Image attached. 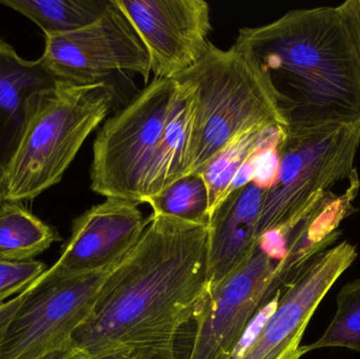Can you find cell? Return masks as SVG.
Instances as JSON below:
<instances>
[{"mask_svg":"<svg viewBox=\"0 0 360 359\" xmlns=\"http://www.w3.org/2000/svg\"><path fill=\"white\" fill-rule=\"evenodd\" d=\"M210 286L209 225L152 213L134 248L101 287L71 348L84 359L175 348Z\"/></svg>","mask_w":360,"mask_h":359,"instance_id":"1","label":"cell"},{"mask_svg":"<svg viewBox=\"0 0 360 359\" xmlns=\"http://www.w3.org/2000/svg\"><path fill=\"white\" fill-rule=\"evenodd\" d=\"M287 136V126L279 124L249 131L226 145L198 173L209 191L210 217L230 193L241 169L259 152L281 145Z\"/></svg>","mask_w":360,"mask_h":359,"instance_id":"17","label":"cell"},{"mask_svg":"<svg viewBox=\"0 0 360 359\" xmlns=\"http://www.w3.org/2000/svg\"><path fill=\"white\" fill-rule=\"evenodd\" d=\"M145 204L151 207L153 214L209 225V191L200 174L182 177Z\"/></svg>","mask_w":360,"mask_h":359,"instance_id":"20","label":"cell"},{"mask_svg":"<svg viewBox=\"0 0 360 359\" xmlns=\"http://www.w3.org/2000/svg\"><path fill=\"white\" fill-rule=\"evenodd\" d=\"M65 359H84L82 358V355H80L79 353H77V352L75 351V350L70 349L69 351H68L67 355H65Z\"/></svg>","mask_w":360,"mask_h":359,"instance_id":"26","label":"cell"},{"mask_svg":"<svg viewBox=\"0 0 360 359\" xmlns=\"http://www.w3.org/2000/svg\"><path fill=\"white\" fill-rule=\"evenodd\" d=\"M40 59L55 77L74 84L108 81L114 73L137 74L147 84L152 72L147 48L113 0L96 22L46 37Z\"/></svg>","mask_w":360,"mask_h":359,"instance_id":"9","label":"cell"},{"mask_svg":"<svg viewBox=\"0 0 360 359\" xmlns=\"http://www.w3.org/2000/svg\"><path fill=\"white\" fill-rule=\"evenodd\" d=\"M338 8L350 41L360 80V0H348Z\"/></svg>","mask_w":360,"mask_h":359,"instance_id":"23","label":"cell"},{"mask_svg":"<svg viewBox=\"0 0 360 359\" xmlns=\"http://www.w3.org/2000/svg\"><path fill=\"white\" fill-rule=\"evenodd\" d=\"M58 240L54 228L0 192V261H32Z\"/></svg>","mask_w":360,"mask_h":359,"instance_id":"18","label":"cell"},{"mask_svg":"<svg viewBox=\"0 0 360 359\" xmlns=\"http://www.w3.org/2000/svg\"><path fill=\"white\" fill-rule=\"evenodd\" d=\"M335 315L321 337L302 346L304 354L323 348H345L360 352V278L348 282L336 297Z\"/></svg>","mask_w":360,"mask_h":359,"instance_id":"21","label":"cell"},{"mask_svg":"<svg viewBox=\"0 0 360 359\" xmlns=\"http://www.w3.org/2000/svg\"><path fill=\"white\" fill-rule=\"evenodd\" d=\"M234 46L268 74L289 128L360 122V80L338 6L292 10L239 30Z\"/></svg>","mask_w":360,"mask_h":359,"instance_id":"2","label":"cell"},{"mask_svg":"<svg viewBox=\"0 0 360 359\" xmlns=\"http://www.w3.org/2000/svg\"><path fill=\"white\" fill-rule=\"evenodd\" d=\"M41 59L27 60L0 39V178L36 116L61 84Z\"/></svg>","mask_w":360,"mask_h":359,"instance_id":"13","label":"cell"},{"mask_svg":"<svg viewBox=\"0 0 360 359\" xmlns=\"http://www.w3.org/2000/svg\"><path fill=\"white\" fill-rule=\"evenodd\" d=\"M105 359H179L177 358L175 348L171 349L160 350V351L146 352V353L137 354L130 358H110Z\"/></svg>","mask_w":360,"mask_h":359,"instance_id":"25","label":"cell"},{"mask_svg":"<svg viewBox=\"0 0 360 359\" xmlns=\"http://www.w3.org/2000/svg\"><path fill=\"white\" fill-rule=\"evenodd\" d=\"M115 90L109 81L61 82L55 96L27 129L20 147L0 178L8 200H33L60 183L80 148L108 117Z\"/></svg>","mask_w":360,"mask_h":359,"instance_id":"5","label":"cell"},{"mask_svg":"<svg viewBox=\"0 0 360 359\" xmlns=\"http://www.w3.org/2000/svg\"><path fill=\"white\" fill-rule=\"evenodd\" d=\"M0 4L20 13L50 37L96 22L107 12L110 0H0Z\"/></svg>","mask_w":360,"mask_h":359,"instance_id":"19","label":"cell"},{"mask_svg":"<svg viewBox=\"0 0 360 359\" xmlns=\"http://www.w3.org/2000/svg\"><path fill=\"white\" fill-rule=\"evenodd\" d=\"M69 351V350H68ZM68 351L63 352V353L56 354V355L52 356V358L48 359H65L67 355Z\"/></svg>","mask_w":360,"mask_h":359,"instance_id":"27","label":"cell"},{"mask_svg":"<svg viewBox=\"0 0 360 359\" xmlns=\"http://www.w3.org/2000/svg\"><path fill=\"white\" fill-rule=\"evenodd\" d=\"M149 53L155 78L174 79L209 51L211 10L203 0H113Z\"/></svg>","mask_w":360,"mask_h":359,"instance_id":"11","label":"cell"},{"mask_svg":"<svg viewBox=\"0 0 360 359\" xmlns=\"http://www.w3.org/2000/svg\"><path fill=\"white\" fill-rule=\"evenodd\" d=\"M46 270V266L37 259L0 261V305L25 290Z\"/></svg>","mask_w":360,"mask_h":359,"instance_id":"22","label":"cell"},{"mask_svg":"<svg viewBox=\"0 0 360 359\" xmlns=\"http://www.w3.org/2000/svg\"><path fill=\"white\" fill-rule=\"evenodd\" d=\"M139 202L107 198L74 219L72 233L52 266L63 275L108 271L134 248L148 225Z\"/></svg>","mask_w":360,"mask_h":359,"instance_id":"12","label":"cell"},{"mask_svg":"<svg viewBox=\"0 0 360 359\" xmlns=\"http://www.w3.org/2000/svg\"><path fill=\"white\" fill-rule=\"evenodd\" d=\"M113 269L63 275L48 268L13 322L0 359H48L71 349L74 334Z\"/></svg>","mask_w":360,"mask_h":359,"instance_id":"7","label":"cell"},{"mask_svg":"<svg viewBox=\"0 0 360 359\" xmlns=\"http://www.w3.org/2000/svg\"><path fill=\"white\" fill-rule=\"evenodd\" d=\"M278 263L259 244L249 261L210 287L184 359H234L254 318L281 292Z\"/></svg>","mask_w":360,"mask_h":359,"instance_id":"8","label":"cell"},{"mask_svg":"<svg viewBox=\"0 0 360 359\" xmlns=\"http://www.w3.org/2000/svg\"><path fill=\"white\" fill-rule=\"evenodd\" d=\"M192 84L195 122L188 175L198 174L234 139L255 129L287 126L270 78L249 53L211 44L207 54L180 75Z\"/></svg>","mask_w":360,"mask_h":359,"instance_id":"3","label":"cell"},{"mask_svg":"<svg viewBox=\"0 0 360 359\" xmlns=\"http://www.w3.org/2000/svg\"><path fill=\"white\" fill-rule=\"evenodd\" d=\"M351 242H340L317 255L285 287L257 334L234 359H300L302 337L330 289L357 259Z\"/></svg>","mask_w":360,"mask_h":359,"instance_id":"10","label":"cell"},{"mask_svg":"<svg viewBox=\"0 0 360 359\" xmlns=\"http://www.w3.org/2000/svg\"><path fill=\"white\" fill-rule=\"evenodd\" d=\"M359 147L360 122L288 130L276 181L264 190L260 242L285 252V236L335 183L350 178Z\"/></svg>","mask_w":360,"mask_h":359,"instance_id":"4","label":"cell"},{"mask_svg":"<svg viewBox=\"0 0 360 359\" xmlns=\"http://www.w3.org/2000/svg\"><path fill=\"white\" fill-rule=\"evenodd\" d=\"M179 84L155 78L105 120L93 145L91 189L105 198L139 202L148 170L170 117Z\"/></svg>","mask_w":360,"mask_h":359,"instance_id":"6","label":"cell"},{"mask_svg":"<svg viewBox=\"0 0 360 359\" xmlns=\"http://www.w3.org/2000/svg\"><path fill=\"white\" fill-rule=\"evenodd\" d=\"M360 189L356 169L342 195L328 192L319 204L285 236V256L278 263L279 278L287 287L314 257L336 242L340 223L356 211L354 202Z\"/></svg>","mask_w":360,"mask_h":359,"instance_id":"15","label":"cell"},{"mask_svg":"<svg viewBox=\"0 0 360 359\" xmlns=\"http://www.w3.org/2000/svg\"><path fill=\"white\" fill-rule=\"evenodd\" d=\"M175 79L179 88L174 105L143 181L141 204L155 197L188 173L194 133V89L184 77L179 76Z\"/></svg>","mask_w":360,"mask_h":359,"instance_id":"16","label":"cell"},{"mask_svg":"<svg viewBox=\"0 0 360 359\" xmlns=\"http://www.w3.org/2000/svg\"><path fill=\"white\" fill-rule=\"evenodd\" d=\"M37 280L32 282L22 292L19 293L16 296L12 297V299L6 301V303L0 305V349H1L4 341H6L8 330H10L13 322L16 318L19 310L22 307L23 303H25L27 297L29 296L30 292H31L33 287L35 286Z\"/></svg>","mask_w":360,"mask_h":359,"instance_id":"24","label":"cell"},{"mask_svg":"<svg viewBox=\"0 0 360 359\" xmlns=\"http://www.w3.org/2000/svg\"><path fill=\"white\" fill-rule=\"evenodd\" d=\"M264 190L251 181L233 190L209 221L211 286L228 278L251 259L260 244L258 225Z\"/></svg>","mask_w":360,"mask_h":359,"instance_id":"14","label":"cell"}]
</instances>
